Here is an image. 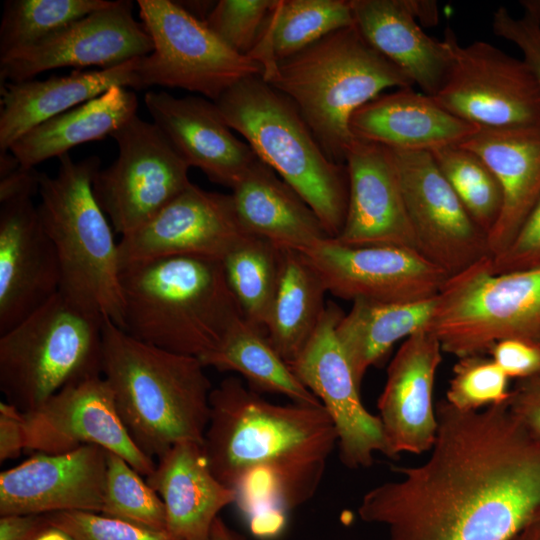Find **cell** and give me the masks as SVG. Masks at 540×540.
<instances>
[{"label":"cell","mask_w":540,"mask_h":540,"mask_svg":"<svg viewBox=\"0 0 540 540\" xmlns=\"http://www.w3.org/2000/svg\"><path fill=\"white\" fill-rule=\"evenodd\" d=\"M428 459L367 491L358 515L388 540H511L540 516V437L508 401L463 411L436 405Z\"/></svg>","instance_id":"cell-1"},{"label":"cell","mask_w":540,"mask_h":540,"mask_svg":"<svg viewBox=\"0 0 540 540\" xmlns=\"http://www.w3.org/2000/svg\"><path fill=\"white\" fill-rule=\"evenodd\" d=\"M337 440L322 404L272 403L233 376L212 389L203 448L259 537L278 534L316 494Z\"/></svg>","instance_id":"cell-2"},{"label":"cell","mask_w":540,"mask_h":540,"mask_svg":"<svg viewBox=\"0 0 540 540\" xmlns=\"http://www.w3.org/2000/svg\"><path fill=\"white\" fill-rule=\"evenodd\" d=\"M193 356L144 343L104 318L102 375L138 448L160 458L184 441L203 444L212 385Z\"/></svg>","instance_id":"cell-3"},{"label":"cell","mask_w":540,"mask_h":540,"mask_svg":"<svg viewBox=\"0 0 540 540\" xmlns=\"http://www.w3.org/2000/svg\"><path fill=\"white\" fill-rule=\"evenodd\" d=\"M123 329L155 347L198 358L244 317L222 261L174 256L121 270Z\"/></svg>","instance_id":"cell-4"},{"label":"cell","mask_w":540,"mask_h":540,"mask_svg":"<svg viewBox=\"0 0 540 540\" xmlns=\"http://www.w3.org/2000/svg\"><path fill=\"white\" fill-rule=\"evenodd\" d=\"M261 77L295 103L327 157L336 163H345L355 140L352 115L387 89L414 85L355 24L264 67Z\"/></svg>","instance_id":"cell-5"},{"label":"cell","mask_w":540,"mask_h":540,"mask_svg":"<svg viewBox=\"0 0 540 540\" xmlns=\"http://www.w3.org/2000/svg\"><path fill=\"white\" fill-rule=\"evenodd\" d=\"M58 161L55 176L39 173L37 207L57 252L59 293L123 329L118 242L93 192L101 159L74 161L67 153Z\"/></svg>","instance_id":"cell-6"},{"label":"cell","mask_w":540,"mask_h":540,"mask_svg":"<svg viewBox=\"0 0 540 540\" xmlns=\"http://www.w3.org/2000/svg\"><path fill=\"white\" fill-rule=\"evenodd\" d=\"M228 126L312 208L331 238L344 225L349 178L329 159L295 103L261 75L241 80L216 102Z\"/></svg>","instance_id":"cell-7"},{"label":"cell","mask_w":540,"mask_h":540,"mask_svg":"<svg viewBox=\"0 0 540 540\" xmlns=\"http://www.w3.org/2000/svg\"><path fill=\"white\" fill-rule=\"evenodd\" d=\"M104 318L55 294L0 334V390L30 412L69 384L102 374Z\"/></svg>","instance_id":"cell-8"},{"label":"cell","mask_w":540,"mask_h":540,"mask_svg":"<svg viewBox=\"0 0 540 540\" xmlns=\"http://www.w3.org/2000/svg\"><path fill=\"white\" fill-rule=\"evenodd\" d=\"M426 328L458 359L506 339L540 343V265L496 274L482 258L447 279Z\"/></svg>","instance_id":"cell-9"},{"label":"cell","mask_w":540,"mask_h":540,"mask_svg":"<svg viewBox=\"0 0 540 540\" xmlns=\"http://www.w3.org/2000/svg\"><path fill=\"white\" fill-rule=\"evenodd\" d=\"M153 50L139 58L136 88H180L216 102L243 79L262 75L261 64L228 47L205 24L170 0H138Z\"/></svg>","instance_id":"cell-10"},{"label":"cell","mask_w":540,"mask_h":540,"mask_svg":"<svg viewBox=\"0 0 540 540\" xmlns=\"http://www.w3.org/2000/svg\"><path fill=\"white\" fill-rule=\"evenodd\" d=\"M111 137L118 157L98 171L93 192L122 237L150 221L192 183L190 167L153 122L136 114Z\"/></svg>","instance_id":"cell-11"},{"label":"cell","mask_w":540,"mask_h":540,"mask_svg":"<svg viewBox=\"0 0 540 540\" xmlns=\"http://www.w3.org/2000/svg\"><path fill=\"white\" fill-rule=\"evenodd\" d=\"M448 32L452 64L432 97L480 128L540 127V84L528 64L489 42L461 46L450 28Z\"/></svg>","instance_id":"cell-12"},{"label":"cell","mask_w":540,"mask_h":540,"mask_svg":"<svg viewBox=\"0 0 540 540\" xmlns=\"http://www.w3.org/2000/svg\"><path fill=\"white\" fill-rule=\"evenodd\" d=\"M344 312L327 303L312 337L289 367L321 402L337 433L339 458L351 469L373 464L375 453L386 455L381 421L363 405L350 364L336 335Z\"/></svg>","instance_id":"cell-13"},{"label":"cell","mask_w":540,"mask_h":540,"mask_svg":"<svg viewBox=\"0 0 540 540\" xmlns=\"http://www.w3.org/2000/svg\"><path fill=\"white\" fill-rule=\"evenodd\" d=\"M301 253L327 292L352 302L428 300L450 277L420 252L397 246H348L329 238Z\"/></svg>","instance_id":"cell-14"},{"label":"cell","mask_w":540,"mask_h":540,"mask_svg":"<svg viewBox=\"0 0 540 540\" xmlns=\"http://www.w3.org/2000/svg\"><path fill=\"white\" fill-rule=\"evenodd\" d=\"M419 251L453 276L490 256L475 224L428 151L390 149Z\"/></svg>","instance_id":"cell-15"},{"label":"cell","mask_w":540,"mask_h":540,"mask_svg":"<svg viewBox=\"0 0 540 540\" xmlns=\"http://www.w3.org/2000/svg\"><path fill=\"white\" fill-rule=\"evenodd\" d=\"M24 418L26 450L59 454L95 445L122 457L142 476L155 469L154 459L129 435L102 374L67 385L37 409L24 412Z\"/></svg>","instance_id":"cell-16"},{"label":"cell","mask_w":540,"mask_h":540,"mask_svg":"<svg viewBox=\"0 0 540 540\" xmlns=\"http://www.w3.org/2000/svg\"><path fill=\"white\" fill-rule=\"evenodd\" d=\"M132 10V1L116 0L33 46L1 56V84L31 80L55 68L105 69L148 55L152 40Z\"/></svg>","instance_id":"cell-17"},{"label":"cell","mask_w":540,"mask_h":540,"mask_svg":"<svg viewBox=\"0 0 540 540\" xmlns=\"http://www.w3.org/2000/svg\"><path fill=\"white\" fill-rule=\"evenodd\" d=\"M248 235L231 194L192 183L150 221L120 238V268L174 256L222 261Z\"/></svg>","instance_id":"cell-18"},{"label":"cell","mask_w":540,"mask_h":540,"mask_svg":"<svg viewBox=\"0 0 540 540\" xmlns=\"http://www.w3.org/2000/svg\"><path fill=\"white\" fill-rule=\"evenodd\" d=\"M34 195L0 202V334L59 292L57 252Z\"/></svg>","instance_id":"cell-19"},{"label":"cell","mask_w":540,"mask_h":540,"mask_svg":"<svg viewBox=\"0 0 540 540\" xmlns=\"http://www.w3.org/2000/svg\"><path fill=\"white\" fill-rule=\"evenodd\" d=\"M107 450L86 445L59 453H35L0 473V516L63 511L101 513Z\"/></svg>","instance_id":"cell-20"},{"label":"cell","mask_w":540,"mask_h":540,"mask_svg":"<svg viewBox=\"0 0 540 540\" xmlns=\"http://www.w3.org/2000/svg\"><path fill=\"white\" fill-rule=\"evenodd\" d=\"M442 352L425 327L406 338L390 362L377 403L386 456L421 454L433 446L438 427L433 390Z\"/></svg>","instance_id":"cell-21"},{"label":"cell","mask_w":540,"mask_h":540,"mask_svg":"<svg viewBox=\"0 0 540 540\" xmlns=\"http://www.w3.org/2000/svg\"><path fill=\"white\" fill-rule=\"evenodd\" d=\"M345 164L348 207L334 239L348 246L388 245L420 252L390 149L355 138Z\"/></svg>","instance_id":"cell-22"},{"label":"cell","mask_w":540,"mask_h":540,"mask_svg":"<svg viewBox=\"0 0 540 540\" xmlns=\"http://www.w3.org/2000/svg\"><path fill=\"white\" fill-rule=\"evenodd\" d=\"M144 103L153 123L184 162L200 169L211 182L233 189L257 159L207 98L150 91Z\"/></svg>","instance_id":"cell-23"},{"label":"cell","mask_w":540,"mask_h":540,"mask_svg":"<svg viewBox=\"0 0 540 540\" xmlns=\"http://www.w3.org/2000/svg\"><path fill=\"white\" fill-rule=\"evenodd\" d=\"M479 128L412 87L378 95L350 119V130L355 138L400 151L430 152L457 145Z\"/></svg>","instance_id":"cell-24"},{"label":"cell","mask_w":540,"mask_h":540,"mask_svg":"<svg viewBox=\"0 0 540 540\" xmlns=\"http://www.w3.org/2000/svg\"><path fill=\"white\" fill-rule=\"evenodd\" d=\"M146 481L162 499L167 531L177 540H208L219 512L236 500L234 491L212 473L198 442L172 446Z\"/></svg>","instance_id":"cell-25"},{"label":"cell","mask_w":540,"mask_h":540,"mask_svg":"<svg viewBox=\"0 0 540 540\" xmlns=\"http://www.w3.org/2000/svg\"><path fill=\"white\" fill-rule=\"evenodd\" d=\"M355 25L379 53L397 66L421 92L435 96L451 64L448 28L437 40L426 34L408 0H350Z\"/></svg>","instance_id":"cell-26"},{"label":"cell","mask_w":540,"mask_h":540,"mask_svg":"<svg viewBox=\"0 0 540 540\" xmlns=\"http://www.w3.org/2000/svg\"><path fill=\"white\" fill-rule=\"evenodd\" d=\"M478 154L501 186L500 216L487 237L491 257L502 253L540 198V127L479 128L459 143Z\"/></svg>","instance_id":"cell-27"},{"label":"cell","mask_w":540,"mask_h":540,"mask_svg":"<svg viewBox=\"0 0 540 540\" xmlns=\"http://www.w3.org/2000/svg\"><path fill=\"white\" fill-rule=\"evenodd\" d=\"M139 58L96 70H74L45 80L1 84L0 152L30 129L104 93L112 86L136 88Z\"/></svg>","instance_id":"cell-28"},{"label":"cell","mask_w":540,"mask_h":540,"mask_svg":"<svg viewBox=\"0 0 540 540\" xmlns=\"http://www.w3.org/2000/svg\"><path fill=\"white\" fill-rule=\"evenodd\" d=\"M231 190L244 230L277 248L302 252L331 238L312 208L258 158Z\"/></svg>","instance_id":"cell-29"},{"label":"cell","mask_w":540,"mask_h":540,"mask_svg":"<svg viewBox=\"0 0 540 540\" xmlns=\"http://www.w3.org/2000/svg\"><path fill=\"white\" fill-rule=\"evenodd\" d=\"M136 94L112 86L101 95L54 116L18 138L9 151L23 168L67 154L77 145L111 136L136 115Z\"/></svg>","instance_id":"cell-30"},{"label":"cell","mask_w":540,"mask_h":540,"mask_svg":"<svg viewBox=\"0 0 540 540\" xmlns=\"http://www.w3.org/2000/svg\"><path fill=\"white\" fill-rule=\"evenodd\" d=\"M435 303L436 297L412 303L352 302L336 327V335L359 387L368 369L395 343L427 326Z\"/></svg>","instance_id":"cell-31"},{"label":"cell","mask_w":540,"mask_h":540,"mask_svg":"<svg viewBox=\"0 0 540 540\" xmlns=\"http://www.w3.org/2000/svg\"><path fill=\"white\" fill-rule=\"evenodd\" d=\"M326 293L320 276L301 252L279 248L278 281L266 332L287 364L315 332L327 306Z\"/></svg>","instance_id":"cell-32"},{"label":"cell","mask_w":540,"mask_h":540,"mask_svg":"<svg viewBox=\"0 0 540 540\" xmlns=\"http://www.w3.org/2000/svg\"><path fill=\"white\" fill-rule=\"evenodd\" d=\"M200 361L205 367L238 373L248 387L260 394H280L296 403L321 404L294 375L267 333L244 317L238 319L219 346Z\"/></svg>","instance_id":"cell-33"},{"label":"cell","mask_w":540,"mask_h":540,"mask_svg":"<svg viewBox=\"0 0 540 540\" xmlns=\"http://www.w3.org/2000/svg\"><path fill=\"white\" fill-rule=\"evenodd\" d=\"M354 24L350 0H276L249 56L263 70Z\"/></svg>","instance_id":"cell-34"},{"label":"cell","mask_w":540,"mask_h":540,"mask_svg":"<svg viewBox=\"0 0 540 540\" xmlns=\"http://www.w3.org/2000/svg\"><path fill=\"white\" fill-rule=\"evenodd\" d=\"M222 264L244 318L266 332L278 281L279 248L248 235L225 256Z\"/></svg>","instance_id":"cell-35"},{"label":"cell","mask_w":540,"mask_h":540,"mask_svg":"<svg viewBox=\"0 0 540 540\" xmlns=\"http://www.w3.org/2000/svg\"><path fill=\"white\" fill-rule=\"evenodd\" d=\"M109 0H7L0 25V57L33 46Z\"/></svg>","instance_id":"cell-36"},{"label":"cell","mask_w":540,"mask_h":540,"mask_svg":"<svg viewBox=\"0 0 540 540\" xmlns=\"http://www.w3.org/2000/svg\"><path fill=\"white\" fill-rule=\"evenodd\" d=\"M430 153L472 220L488 237L503 204L501 186L491 168L478 154L459 144Z\"/></svg>","instance_id":"cell-37"},{"label":"cell","mask_w":540,"mask_h":540,"mask_svg":"<svg viewBox=\"0 0 540 540\" xmlns=\"http://www.w3.org/2000/svg\"><path fill=\"white\" fill-rule=\"evenodd\" d=\"M101 513L167 531L166 510L160 496L126 460L109 451Z\"/></svg>","instance_id":"cell-38"},{"label":"cell","mask_w":540,"mask_h":540,"mask_svg":"<svg viewBox=\"0 0 540 540\" xmlns=\"http://www.w3.org/2000/svg\"><path fill=\"white\" fill-rule=\"evenodd\" d=\"M508 378L492 358L484 355L459 358L445 400L463 411L505 403L511 396Z\"/></svg>","instance_id":"cell-39"},{"label":"cell","mask_w":540,"mask_h":540,"mask_svg":"<svg viewBox=\"0 0 540 540\" xmlns=\"http://www.w3.org/2000/svg\"><path fill=\"white\" fill-rule=\"evenodd\" d=\"M276 0H220L205 19L208 28L232 50L249 55Z\"/></svg>","instance_id":"cell-40"},{"label":"cell","mask_w":540,"mask_h":540,"mask_svg":"<svg viewBox=\"0 0 540 540\" xmlns=\"http://www.w3.org/2000/svg\"><path fill=\"white\" fill-rule=\"evenodd\" d=\"M49 525L75 540H177L168 531L154 530L99 512L63 511L45 514Z\"/></svg>","instance_id":"cell-41"},{"label":"cell","mask_w":540,"mask_h":540,"mask_svg":"<svg viewBox=\"0 0 540 540\" xmlns=\"http://www.w3.org/2000/svg\"><path fill=\"white\" fill-rule=\"evenodd\" d=\"M540 265V198L522 223L514 239L499 255L491 257V270L507 273Z\"/></svg>","instance_id":"cell-42"},{"label":"cell","mask_w":540,"mask_h":540,"mask_svg":"<svg viewBox=\"0 0 540 540\" xmlns=\"http://www.w3.org/2000/svg\"><path fill=\"white\" fill-rule=\"evenodd\" d=\"M492 30L521 51L540 84V25L526 15L516 17L501 6L493 13Z\"/></svg>","instance_id":"cell-43"},{"label":"cell","mask_w":540,"mask_h":540,"mask_svg":"<svg viewBox=\"0 0 540 540\" xmlns=\"http://www.w3.org/2000/svg\"><path fill=\"white\" fill-rule=\"evenodd\" d=\"M489 354L508 377L530 379L540 376V343L506 339L496 343Z\"/></svg>","instance_id":"cell-44"},{"label":"cell","mask_w":540,"mask_h":540,"mask_svg":"<svg viewBox=\"0 0 540 540\" xmlns=\"http://www.w3.org/2000/svg\"><path fill=\"white\" fill-rule=\"evenodd\" d=\"M27 448L24 412L6 401L0 403V461L17 458Z\"/></svg>","instance_id":"cell-45"},{"label":"cell","mask_w":540,"mask_h":540,"mask_svg":"<svg viewBox=\"0 0 540 540\" xmlns=\"http://www.w3.org/2000/svg\"><path fill=\"white\" fill-rule=\"evenodd\" d=\"M511 411L535 435L540 437V376L525 379L511 391Z\"/></svg>","instance_id":"cell-46"},{"label":"cell","mask_w":540,"mask_h":540,"mask_svg":"<svg viewBox=\"0 0 540 540\" xmlns=\"http://www.w3.org/2000/svg\"><path fill=\"white\" fill-rule=\"evenodd\" d=\"M48 525L44 515H2L0 540H34Z\"/></svg>","instance_id":"cell-47"},{"label":"cell","mask_w":540,"mask_h":540,"mask_svg":"<svg viewBox=\"0 0 540 540\" xmlns=\"http://www.w3.org/2000/svg\"><path fill=\"white\" fill-rule=\"evenodd\" d=\"M410 9L416 20L426 25H435L439 19L438 6L435 1L408 0Z\"/></svg>","instance_id":"cell-48"},{"label":"cell","mask_w":540,"mask_h":540,"mask_svg":"<svg viewBox=\"0 0 540 540\" xmlns=\"http://www.w3.org/2000/svg\"><path fill=\"white\" fill-rule=\"evenodd\" d=\"M208 540H247L242 534L228 526L222 518L214 521Z\"/></svg>","instance_id":"cell-49"},{"label":"cell","mask_w":540,"mask_h":540,"mask_svg":"<svg viewBox=\"0 0 540 540\" xmlns=\"http://www.w3.org/2000/svg\"><path fill=\"white\" fill-rule=\"evenodd\" d=\"M511 540H540V516L526 525Z\"/></svg>","instance_id":"cell-50"},{"label":"cell","mask_w":540,"mask_h":540,"mask_svg":"<svg viewBox=\"0 0 540 540\" xmlns=\"http://www.w3.org/2000/svg\"><path fill=\"white\" fill-rule=\"evenodd\" d=\"M20 167L17 158L10 152L1 153L0 156V178L9 175Z\"/></svg>","instance_id":"cell-51"},{"label":"cell","mask_w":540,"mask_h":540,"mask_svg":"<svg viewBox=\"0 0 540 540\" xmlns=\"http://www.w3.org/2000/svg\"><path fill=\"white\" fill-rule=\"evenodd\" d=\"M34 540H75L64 530L52 525L43 529Z\"/></svg>","instance_id":"cell-52"},{"label":"cell","mask_w":540,"mask_h":540,"mask_svg":"<svg viewBox=\"0 0 540 540\" xmlns=\"http://www.w3.org/2000/svg\"><path fill=\"white\" fill-rule=\"evenodd\" d=\"M519 5L522 7L523 15L540 25V0H521Z\"/></svg>","instance_id":"cell-53"}]
</instances>
